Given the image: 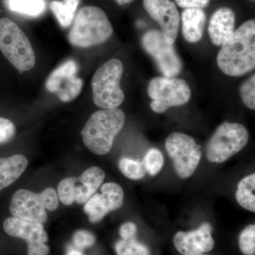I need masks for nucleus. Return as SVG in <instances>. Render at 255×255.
Returning a JSON list of instances; mask_svg holds the SVG:
<instances>
[{"mask_svg": "<svg viewBox=\"0 0 255 255\" xmlns=\"http://www.w3.org/2000/svg\"><path fill=\"white\" fill-rule=\"evenodd\" d=\"M217 63L220 70L228 76H242L254 70L255 20L246 21L221 45Z\"/></svg>", "mask_w": 255, "mask_h": 255, "instance_id": "1", "label": "nucleus"}, {"mask_svg": "<svg viewBox=\"0 0 255 255\" xmlns=\"http://www.w3.org/2000/svg\"><path fill=\"white\" fill-rule=\"evenodd\" d=\"M125 122V114L120 109L97 111L92 114L82 129L84 143L96 155H106L110 152Z\"/></svg>", "mask_w": 255, "mask_h": 255, "instance_id": "2", "label": "nucleus"}, {"mask_svg": "<svg viewBox=\"0 0 255 255\" xmlns=\"http://www.w3.org/2000/svg\"><path fill=\"white\" fill-rule=\"evenodd\" d=\"M112 33L113 27L105 11L97 6H87L75 16L68 41L78 48H90L105 43Z\"/></svg>", "mask_w": 255, "mask_h": 255, "instance_id": "3", "label": "nucleus"}, {"mask_svg": "<svg viewBox=\"0 0 255 255\" xmlns=\"http://www.w3.org/2000/svg\"><path fill=\"white\" fill-rule=\"evenodd\" d=\"M124 73L122 61L113 58L96 71L92 80V96L97 107L103 110L118 108L125 95L120 82Z\"/></svg>", "mask_w": 255, "mask_h": 255, "instance_id": "4", "label": "nucleus"}, {"mask_svg": "<svg viewBox=\"0 0 255 255\" xmlns=\"http://www.w3.org/2000/svg\"><path fill=\"white\" fill-rule=\"evenodd\" d=\"M0 50L20 73L34 67L36 56L31 42L14 21L0 18Z\"/></svg>", "mask_w": 255, "mask_h": 255, "instance_id": "5", "label": "nucleus"}, {"mask_svg": "<svg viewBox=\"0 0 255 255\" xmlns=\"http://www.w3.org/2000/svg\"><path fill=\"white\" fill-rule=\"evenodd\" d=\"M249 140L244 126L225 122L219 126L206 145V157L214 163H222L243 150Z\"/></svg>", "mask_w": 255, "mask_h": 255, "instance_id": "6", "label": "nucleus"}, {"mask_svg": "<svg viewBox=\"0 0 255 255\" xmlns=\"http://www.w3.org/2000/svg\"><path fill=\"white\" fill-rule=\"evenodd\" d=\"M147 92L152 100L151 110L158 114L164 113L172 107L186 105L191 96L190 87L185 80L167 77L152 79Z\"/></svg>", "mask_w": 255, "mask_h": 255, "instance_id": "7", "label": "nucleus"}, {"mask_svg": "<svg viewBox=\"0 0 255 255\" xmlns=\"http://www.w3.org/2000/svg\"><path fill=\"white\" fill-rule=\"evenodd\" d=\"M165 147L178 176L182 179L190 177L200 162V146L192 137L175 132L167 137Z\"/></svg>", "mask_w": 255, "mask_h": 255, "instance_id": "8", "label": "nucleus"}, {"mask_svg": "<svg viewBox=\"0 0 255 255\" xmlns=\"http://www.w3.org/2000/svg\"><path fill=\"white\" fill-rule=\"evenodd\" d=\"M142 46L145 51L155 59L164 77L174 78L182 70V63L174 49L162 32L150 30L142 36Z\"/></svg>", "mask_w": 255, "mask_h": 255, "instance_id": "9", "label": "nucleus"}, {"mask_svg": "<svg viewBox=\"0 0 255 255\" xmlns=\"http://www.w3.org/2000/svg\"><path fill=\"white\" fill-rule=\"evenodd\" d=\"M79 67L73 60H68L52 72L46 82L48 92L58 96L60 101L70 102L80 95L83 82L77 77Z\"/></svg>", "mask_w": 255, "mask_h": 255, "instance_id": "10", "label": "nucleus"}, {"mask_svg": "<svg viewBox=\"0 0 255 255\" xmlns=\"http://www.w3.org/2000/svg\"><path fill=\"white\" fill-rule=\"evenodd\" d=\"M3 228L9 236L26 241L28 255L49 254V247L46 244L48 235L42 223L25 221L13 216L5 220Z\"/></svg>", "mask_w": 255, "mask_h": 255, "instance_id": "11", "label": "nucleus"}, {"mask_svg": "<svg viewBox=\"0 0 255 255\" xmlns=\"http://www.w3.org/2000/svg\"><path fill=\"white\" fill-rule=\"evenodd\" d=\"M101 192L102 194L95 193L84 207V211L92 223L100 222L108 213L123 206L124 190L117 183H106L102 186Z\"/></svg>", "mask_w": 255, "mask_h": 255, "instance_id": "12", "label": "nucleus"}, {"mask_svg": "<svg viewBox=\"0 0 255 255\" xmlns=\"http://www.w3.org/2000/svg\"><path fill=\"white\" fill-rule=\"evenodd\" d=\"M144 7L149 15L157 21L162 33L169 44L177 40L180 16L177 6L171 0H143Z\"/></svg>", "mask_w": 255, "mask_h": 255, "instance_id": "13", "label": "nucleus"}, {"mask_svg": "<svg viewBox=\"0 0 255 255\" xmlns=\"http://www.w3.org/2000/svg\"><path fill=\"white\" fill-rule=\"evenodd\" d=\"M9 209L13 216L25 221L43 224L48 219L40 194L26 189H19L14 193Z\"/></svg>", "mask_w": 255, "mask_h": 255, "instance_id": "14", "label": "nucleus"}, {"mask_svg": "<svg viewBox=\"0 0 255 255\" xmlns=\"http://www.w3.org/2000/svg\"><path fill=\"white\" fill-rule=\"evenodd\" d=\"M212 227L204 223L194 231L178 232L174 237L176 249L183 255H201L209 253L214 247L211 236Z\"/></svg>", "mask_w": 255, "mask_h": 255, "instance_id": "15", "label": "nucleus"}, {"mask_svg": "<svg viewBox=\"0 0 255 255\" xmlns=\"http://www.w3.org/2000/svg\"><path fill=\"white\" fill-rule=\"evenodd\" d=\"M236 15L230 8L218 9L211 16L209 25L211 41L216 46H221L235 31Z\"/></svg>", "mask_w": 255, "mask_h": 255, "instance_id": "16", "label": "nucleus"}, {"mask_svg": "<svg viewBox=\"0 0 255 255\" xmlns=\"http://www.w3.org/2000/svg\"><path fill=\"white\" fill-rule=\"evenodd\" d=\"M105 179V172L100 167H92L86 169L78 179L82 185L75 187V202L85 204L97 192Z\"/></svg>", "mask_w": 255, "mask_h": 255, "instance_id": "17", "label": "nucleus"}, {"mask_svg": "<svg viewBox=\"0 0 255 255\" xmlns=\"http://www.w3.org/2000/svg\"><path fill=\"white\" fill-rule=\"evenodd\" d=\"M206 16L201 9H185L182 11L183 36L189 43H196L202 38Z\"/></svg>", "mask_w": 255, "mask_h": 255, "instance_id": "18", "label": "nucleus"}, {"mask_svg": "<svg viewBox=\"0 0 255 255\" xmlns=\"http://www.w3.org/2000/svg\"><path fill=\"white\" fill-rule=\"evenodd\" d=\"M28 163V159L22 155L0 158V191L18 179L26 170Z\"/></svg>", "mask_w": 255, "mask_h": 255, "instance_id": "19", "label": "nucleus"}, {"mask_svg": "<svg viewBox=\"0 0 255 255\" xmlns=\"http://www.w3.org/2000/svg\"><path fill=\"white\" fill-rule=\"evenodd\" d=\"M255 174L247 176L238 184L236 200L245 209L255 212Z\"/></svg>", "mask_w": 255, "mask_h": 255, "instance_id": "20", "label": "nucleus"}, {"mask_svg": "<svg viewBox=\"0 0 255 255\" xmlns=\"http://www.w3.org/2000/svg\"><path fill=\"white\" fill-rule=\"evenodd\" d=\"M80 2V0H64L50 3V9L62 27L68 28L73 23Z\"/></svg>", "mask_w": 255, "mask_h": 255, "instance_id": "21", "label": "nucleus"}, {"mask_svg": "<svg viewBox=\"0 0 255 255\" xmlns=\"http://www.w3.org/2000/svg\"><path fill=\"white\" fill-rule=\"evenodd\" d=\"M7 4L11 11L30 16H39L46 10L44 0H7Z\"/></svg>", "mask_w": 255, "mask_h": 255, "instance_id": "22", "label": "nucleus"}, {"mask_svg": "<svg viewBox=\"0 0 255 255\" xmlns=\"http://www.w3.org/2000/svg\"><path fill=\"white\" fill-rule=\"evenodd\" d=\"M119 167L125 177L133 180L142 179L147 172L142 162L127 157H123L119 160Z\"/></svg>", "mask_w": 255, "mask_h": 255, "instance_id": "23", "label": "nucleus"}, {"mask_svg": "<svg viewBox=\"0 0 255 255\" xmlns=\"http://www.w3.org/2000/svg\"><path fill=\"white\" fill-rule=\"evenodd\" d=\"M115 250L117 255H150L148 248L135 238L117 242Z\"/></svg>", "mask_w": 255, "mask_h": 255, "instance_id": "24", "label": "nucleus"}, {"mask_svg": "<svg viewBox=\"0 0 255 255\" xmlns=\"http://www.w3.org/2000/svg\"><path fill=\"white\" fill-rule=\"evenodd\" d=\"M142 163L144 164L146 172H148L150 175L155 176L158 174L163 167V155L157 149L151 148L147 151L144 157Z\"/></svg>", "mask_w": 255, "mask_h": 255, "instance_id": "25", "label": "nucleus"}, {"mask_svg": "<svg viewBox=\"0 0 255 255\" xmlns=\"http://www.w3.org/2000/svg\"><path fill=\"white\" fill-rule=\"evenodd\" d=\"M78 180L76 177H68L60 182L58 187V196L65 205H72L75 201V187Z\"/></svg>", "mask_w": 255, "mask_h": 255, "instance_id": "26", "label": "nucleus"}, {"mask_svg": "<svg viewBox=\"0 0 255 255\" xmlns=\"http://www.w3.org/2000/svg\"><path fill=\"white\" fill-rule=\"evenodd\" d=\"M239 246L245 255H254L255 253V226H247L239 237Z\"/></svg>", "mask_w": 255, "mask_h": 255, "instance_id": "27", "label": "nucleus"}, {"mask_svg": "<svg viewBox=\"0 0 255 255\" xmlns=\"http://www.w3.org/2000/svg\"><path fill=\"white\" fill-rule=\"evenodd\" d=\"M241 98L250 110H255V75L246 80L241 87Z\"/></svg>", "mask_w": 255, "mask_h": 255, "instance_id": "28", "label": "nucleus"}, {"mask_svg": "<svg viewBox=\"0 0 255 255\" xmlns=\"http://www.w3.org/2000/svg\"><path fill=\"white\" fill-rule=\"evenodd\" d=\"M16 128L9 119L0 117V145L7 143L14 138Z\"/></svg>", "mask_w": 255, "mask_h": 255, "instance_id": "29", "label": "nucleus"}, {"mask_svg": "<svg viewBox=\"0 0 255 255\" xmlns=\"http://www.w3.org/2000/svg\"><path fill=\"white\" fill-rule=\"evenodd\" d=\"M95 241V236L89 231H84V230L77 231L73 236L74 244L80 250L93 246Z\"/></svg>", "mask_w": 255, "mask_h": 255, "instance_id": "30", "label": "nucleus"}, {"mask_svg": "<svg viewBox=\"0 0 255 255\" xmlns=\"http://www.w3.org/2000/svg\"><path fill=\"white\" fill-rule=\"evenodd\" d=\"M39 194L46 210L54 211L58 209L59 202H58V194L55 189L53 188H47Z\"/></svg>", "mask_w": 255, "mask_h": 255, "instance_id": "31", "label": "nucleus"}, {"mask_svg": "<svg viewBox=\"0 0 255 255\" xmlns=\"http://www.w3.org/2000/svg\"><path fill=\"white\" fill-rule=\"evenodd\" d=\"M175 1L184 9H202L209 3V0H175Z\"/></svg>", "mask_w": 255, "mask_h": 255, "instance_id": "32", "label": "nucleus"}, {"mask_svg": "<svg viewBox=\"0 0 255 255\" xmlns=\"http://www.w3.org/2000/svg\"><path fill=\"white\" fill-rule=\"evenodd\" d=\"M137 233V227L135 223L127 222L122 225L120 228V236L123 240L135 238Z\"/></svg>", "mask_w": 255, "mask_h": 255, "instance_id": "33", "label": "nucleus"}, {"mask_svg": "<svg viewBox=\"0 0 255 255\" xmlns=\"http://www.w3.org/2000/svg\"><path fill=\"white\" fill-rule=\"evenodd\" d=\"M66 255H83V254L78 250L72 249L67 253Z\"/></svg>", "mask_w": 255, "mask_h": 255, "instance_id": "34", "label": "nucleus"}, {"mask_svg": "<svg viewBox=\"0 0 255 255\" xmlns=\"http://www.w3.org/2000/svg\"><path fill=\"white\" fill-rule=\"evenodd\" d=\"M132 1H134V0H116V1H117L119 5L129 4V3L132 2Z\"/></svg>", "mask_w": 255, "mask_h": 255, "instance_id": "35", "label": "nucleus"}, {"mask_svg": "<svg viewBox=\"0 0 255 255\" xmlns=\"http://www.w3.org/2000/svg\"></svg>", "mask_w": 255, "mask_h": 255, "instance_id": "36", "label": "nucleus"}]
</instances>
